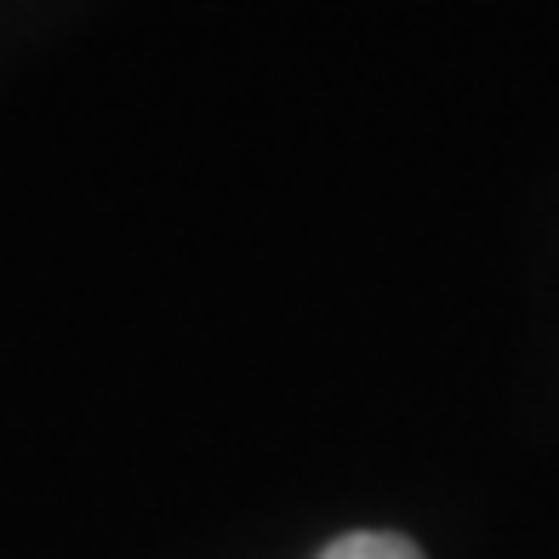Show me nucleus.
<instances>
[{
    "label": "nucleus",
    "instance_id": "nucleus-1",
    "mask_svg": "<svg viewBox=\"0 0 559 559\" xmlns=\"http://www.w3.org/2000/svg\"><path fill=\"white\" fill-rule=\"evenodd\" d=\"M320 559H423V548L412 537H394V531H348Z\"/></svg>",
    "mask_w": 559,
    "mask_h": 559
}]
</instances>
